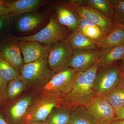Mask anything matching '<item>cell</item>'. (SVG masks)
Instances as JSON below:
<instances>
[{
	"instance_id": "6da1fadb",
	"label": "cell",
	"mask_w": 124,
	"mask_h": 124,
	"mask_svg": "<svg viewBox=\"0 0 124 124\" xmlns=\"http://www.w3.org/2000/svg\"><path fill=\"white\" fill-rule=\"evenodd\" d=\"M99 68L98 61L88 70L79 72L70 91L62 96V104L74 108L85 107L95 96L94 84Z\"/></svg>"
},
{
	"instance_id": "7a4b0ae2",
	"label": "cell",
	"mask_w": 124,
	"mask_h": 124,
	"mask_svg": "<svg viewBox=\"0 0 124 124\" xmlns=\"http://www.w3.org/2000/svg\"><path fill=\"white\" fill-rule=\"evenodd\" d=\"M69 31L59 23L53 14L46 26L38 32L31 35L15 37L18 41H34L51 46L67 39L71 33Z\"/></svg>"
},
{
	"instance_id": "3957f363",
	"label": "cell",
	"mask_w": 124,
	"mask_h": 124,
	"mask_svg": "<svg viewBox=\"0 0 124 124\" xmlns=\"http://www.w3.org/2000/svg\"><path fill=\"white\" fill-rule=\"evenodd\" d=\"M20 73L27 85L32 86H44L55 74L49 68L47 59L24 64Z\"/></svg>"
},
{
	"instance_id": "277c9868",
	"label": "cell",
	"mask_w": 124,
	"mask_h": 124,
	"mask_svg": "<svg viewBox=\"0 0 124 124\" xmlns=\"http://www.w3.org/2000/svg\"><path fill=\"white\" fill-rule=\"evenodd\" d=\"M62 96L46 93L33 103L27 114L26 124L32 122L44 123L54 108L62 103Z\"/></svg>"
},
{
	"instance_id": "5b68a950",
	"label": "cell",
	"mask_w": 124,
	"mask_h": 124,
	"mask_svg": "<svg viewBox=\"0 0 124 124\" xmlns=\"http://www.w3.org/2000/svg\"><path fill=\"white\" fill-rule=\"evenodd\" d=\"M115 63L99 68L94 84L95 96H101L109 92L120 82L121 64Z\"/></svg>"
},
{
	"instance_id": "8992f818",
	"label": "cell",
	"mask_w": 124,
	"mask_h": 124,
	"mask_svg": "<svg viewBox=\"0 0 124 124\" xmlns=\"http://www.w3.org/2000/svg\"><path fill=\"white\" fill-rule=\"evenodd\" d=\"M73 50L67 39L51 46L47 58L50 69L56 73L69 68Z\"/></svg>"
},
{
	"instance_id": "52a82bcc",
	"label": "cell",
	"mask_w": 124,
	"mask_h": 124,
	"mask_svg": "<svg viewBox=\"0 0 124 124\" xmlns=\"http://www.w3.org/2000/svg\"><path fill=\"white\" fill-rule=\"evenodd\" d=\"M79 72L69 68L55 73L43 86V90L46 93L64 96L72 88Z\"/></svg>"
},
{
	"instance_id": "ba28073f",
	"label": "cell",
	"mask_w": 124,
	"mask_h": 124,
	"mask_svg": "<svg viewBox=\"0 0 124 124\" xmlns=\"http://www.w3.org/2000/svg\"><path fill=\"white\" fill-rule=\"evenodd\" d=\"M69 1L80 17L98 26L102 31L103 35L108 32L115 24L112 18L88 6L84 0H70Z\"/></svg>"
},
{
	"instance_id": "9c48e42d",
	"label": "cell",
	"mask_w": 124,
	"mask_h": 124,
	"mask_svg": "<svg viewBox=\"0 0 124 124\" xmlns=\"http://www.w3.org/2000/svg\"><path fill=\"white\" fill-rule=\"evenodd\" d=\"M84 107L97 124H111L115 120V109L102 96H94Z\"/></svg>"
},
{
	"instance_id": "30bf717a",
	"label": "cell",
	"mask_w": 124,
	"mask_h": 124,
	"mask_svg": "<svg viewBox=\"0 0 124 124\" xmlns=\"http://www.w3.org/2000/svg\"><path fill=\"white\" fill-rule=\"evenodd\" d=\"M54 10L58 22L71 33L77 30L81 17L69 1H58L54 4Z\"/></svg>"
},
{
	"instance_id": "8fae6325",
	"label": "cell",
	"mask_w": 124,
	"mask_h": 124,
	"mask_svg": "<svg viewBox=\"0 0 124 124\" xmlns=\"http://www.w3.org/2000/svg\"><path fill=\"white\" fill-rule=\"evenodd\" d=\"M1 57L12 65L19 73L24 63L19 41L15 37L0 40Z\"/></svg>"
},
{
	"instance_id": "7c38bea8",
	"label": "cell",
	"mask_w": 124,
	"mask_h": 124,
	"mask_svg": "<svg viewBox=\"0 0 124 124\" xmlns=\"http://www.w3.org/2000/svg\"><path fill=\"white\" fill-rule=\"evenodd\" d=\"M32 102V97L27 96L13 103L7 105L3 115L8 124H26V117Z\"/></svg>"
},
{
	"instance_id": "4fadbf2b",
	"label": "cell",
	"mask_w": 124,
	"mask_h": 124,
	"mask_svg": "<svg viewBox=\"0 0 124 124\" xmlns=\"http://www.w3.org/2000/svg\"><path fill=\"white\" fill-rule=\"evenodd\" d=\"M101 50H74L69 68L78 72L88 70L97 62Z\"/></svg>"
},
{
	"instance_id": "5bb4252c",
	"label": "cell",
	"mask_w": 124,
	"mask_h": 124,
	"mask_svg": "<svg viewBox=\"0 0 124 124\" xmlns=\"http://www.w3.org/2000/svg\"><path fill=\"white\" fill-rule=\"evenodd\" d=\"M19 41L24 64L48 58L50 46L34 41Z\"/></svg>"
},
{
	"instance_id": "9a60e30c",
	"label": "cell",
	"mask_w": 124,
	"mask_h": 124,
	"mask_svg": "<svg viewBox=\"0 0 124 124\" xmlns=\"http://www.w3.org/2000/svg\"><path fill=\"white\" fill-rule=\"evenodd\" d=\"M46 12H31L19 16L16 27L21 33H30L42 26L47 21Z\"/></svg>"
},
{
	"instance_id": "2e32d148",
	"label": "cell",
	"mask_w": 124,
	"mask_h": 124,
	"mask_svg": "<svg viewBox=\"0 0 124 124\" xmlns=\"http://www.w3.org/2000/svg\"><path fill=\"white\" fill-rule=\"evenodd\" d=\"M48 2L45 0H16L9 2L7 7L14 17L35 12Z\"/></svg>"
},
{
	"instance_id": "e0dca14e",
	"label": "cell",
	"mask_w": 124,
	"mask_h": 124,
	"mask_svg": "<svg viewBox=\"0 0 124 124\" xmlns=\"http://www.w3.org/2000/svg\"><path fill=\"white\" fill-rule=\"evenodd\" d=\"M124 43V26L115 23L112 29L103 35L96 44L99 49L103 50Z\"/></svg>"
},
{
	"instance_id": "ac0fdd59",
	"label": "cell",
	"mask_w": 124,
	"mask_h": 124,
	"mask_svg": "<svg viewBox=\"0 0 124 124\" xmlns=\"http://www.w3.org/2000/svg\"><path fill=\"white\" fill-rule=\"evenodd\" d=\"M101 50V55L98 60L99 68L108 66L119 60L124 59V43Z\"/></svg>"
},
{
	"instance_id": "d6986e66",
	"label": "cell",
	"mask_w": 124,
	"mask_h": 124,
	"mask_svg": "<svg viewBox=\"0 0 124 124\" xmlns=\"http://www.w3.org/2000/svg\"><path fill=\"white\" fill-rule=\"evenodd\" d=\"M67 39L73 50H97L95 42L76 31L71 33Z\"/></svg>"
},
{
	"instance_id": "ffe728a7",
	"label": "cell",
	"mask_w": 124,
	"mask_h": 124,
	"mask_svg": "<svg viewBox=\"0 0 124 124\" xmlns=\"http://www.w3.org/2000/svg\"><path fill=\"white\" fill-rule=\"evenodd\" d=\"M76 31L95 43L98 41L103 35L102 31L98 26L81 17Z\"/></svg>"
},
{
	"instance_id": "44dd1931",
	"label": "cell",
	"mask_w": 124,
	"mask_h": 124,
	"mask_svg": "<svg viewBox=\"0 0 124 124\" xmlns=\"http://www.w3.org/2000/svg\"><path fill=\"white\" fill-rule=\"evenodd\" d=\"M115 109L124 106V85L120 81L111 91L101 95Z\"/></svg>"
},
{
	"instance_id": "7402d4cb",
	"label": "cell",
	"mask_w": 124,
	"mask_h": 124,
	"mask_svg": "<svg viewBox=\"0 0 124 124\" xmlns=\"http://www.w3.org/2000/svg\"><path fill=\"white\" fill-rule=\"evenodd\" d=\"M71 112L69 108H56L49 116L45 124H70Z\"/></svg>"
},
{
	"instance_id": "603a6c76",
	"label": "cell",
	"mask_w": 124,
	"mask_h": 124,
	"mask_svg": "<svg viewBox=\"0 0 124 124\" xmlns=\"http://www.w3.org/2000/svg\"><path fill=\"white\" fill-rule=\"evenodd\" d=\"M27 84L22 78L9 81L6 89V101L13 100L21 93L26 88Z\"/></svg>"
},
{
	"instance_id": "cb8c5ba5",
	"label": "cell",
	"mask_w": 124,
	"mask_h": 124,
	"mask_svg": "<svg viewBox=\"0 0 124 124\" xmlns=\"http://www.w3.org/2000/svg\"><path fill=\"white\" fill-rule=\"evenodd\" d=\"M85 4L113 19L114 11L111 0H84Z\"/></svg>"
},
{
	"instance_id": "d4e9b609",
	"label": "cell",
	"mask_w": 124,
	"mask_h": 124,
	"mask_svg": "<svg viewBox=\"0 0 124 124\" xmlns=\"http://www.w3.org/2000/svg\"><path fill=\"white\" fill-rule=\"evenodd\" d=\"M71 112L70 124H97L84 107L75 108Z\"/></svg>"
},
{
	"instance_id": "484cf974",
	"label": "cell",
	"mask_w": 124,
	"mask_h": 124,
	"mask_svg": "<svg viewBox=\"0 0 124 124\" xmlns=\"http://www.w3.org/2000/svg\"><path fill=\"white\" fill-rule=\"evenodd\" d=\"M0 76L7 83L22 77L17 70L1 57H0Z\"/></svg>"
},
{
	"instance_id": "4316f807",
	"label": "cell",
	"mask_w": 124,
	"mask_h": 124,
	"mask_svg": "<svg viewBox=\"0 0 124 124\" xmlns=\"http://www.w3.org/2000/svg\"><path fill=\"white\" fill-rule=\"evenodd\" d=\"M115 23L124 26V0H112Z\"/></svg>"
},
{
	"instance_id": "83f0119b",
	"label": "cell",
	"mask_w": 124,
	"mask_h": 124,
	"mask_svg": "<svg viewBox=\"0 0 124 124\" xmlns=\"http://www.w3.org/2000/svg\"><path fill=\"white\" fill-rule=\"evenodd\" d=\"M7 83L0 76V99L3 102L6 101L5 93Z\"/></svg>"
},
{
	"instance_id": "f1b7e54d",
	"label": "cell",
	"mask_w": 124,
	"mask_h": 124,
	"mask_svg": "<svg viewBox=\"0 0 124 124\" xmlns=\"http://www.w3.org/2000/svg\"><path fill=\"white\" fill-rule=\"evenodd\" d=\"M11 14L5 15L0 16V29L9 23L11 21V18L13 17Z\"/></svg>"
},
{
	"instance_id": "f546056e",
	"label": "cell",
	"mask_w": 124,
	"mask_h": 124,
	"mask_svg": "<svg viewBox=\"0 0 124 124\" xmlns=\"http://www.w3.org/2000/svg\"><path fill=\"white\" fill-rule=\"evenodd\" d=\"M124 119V106L116 110L115 120Z\"/></svg>"
},
{
	"instance_id": "4dcf8cb0",
	"label": "cell",
	"mask_w": 124,
	"mask_h": 124,
	"mask_svg": "<svg viewBox=\"0 0 124 124\" xmlns=\"http://www.w3.org/2000/svg\"><path fill=\"white\" fill-rule=\"evenodd\" d=\"M9 14V10L6 6H0V16Z\"/></svg>"
},
{
	"instance_id": "1f68e13d",
	"label": "cell",
	"mask_w": 124,
	"mask_h": 124,
	"mask_svg": "<svg viewBox=\"0 0 124 124\" xmlns=\"http://www.w3.org/2000/svg\"><path fill=\"white\" fill-rule=\"evenodd\" d=\"M0 124H9L3 113L0 112Z\"/></svg>"
},
{
	"instance_id": "d6a6232c",
	"label": "cell",
	"mask_w": 124,
	"mask_h": 124,
	"mask_svg": "<svg viewBox=\"0 0 124 124\" xmlns=\"http://www.w3.org/2000/svg\"><path fill=\"white\" fill-rule=\"evenodd\" d=\"M111 124H124V119L115 120Z\"/></svg>"
},
{
	"instance_id": "836d02e7",
	"label": "cell",
	"mask_w": 124,
	"mask_h": 124,
	"mask_svg": "<svg viewBox=\"0 0 124 124\" xmlns=\"http://www.w3.org/2000/svg\"><path fill=\"white\" fill-rule=\"evenodd\" d=\"M121 81L124 85V70L121 68Z\"/></svg>"
},
{
	"instance_id": "e575fe53",
	"label": "cell",
	"mask_w": 124,
	"mask_h": 124,
	"mask_svg": "<svg viewBox=\"0 0 124 124\" xmlns=\"http://www.w3.org/2000/svg\"><path fill=\"white\" fill-rule=\"evenodd\" d=\"M9 2L6 1L0 0V6H7Z\"/></svg>"
},
{
	"instance_id": "d590c367",
	"label": "cell",
	"mask_w": 124,
	"mask_h": 124,
	"mask_svg": "<svg viewBox=\"0 0 124 124\" xmlns=\"http://www.w3.org/2000/svg\"><path fill=\"white\" fill-rule=\"evenodd\" d=\"M27 124H45L44 122H30Z\"/></svg>"
},
{
	"instance_id": "8d00e7d4",
	"label": "cell",
	"mask_w": 124,
	"mask_h": 124,
	"mask_svg": "<svg viewBox=\"0 0 124 124\" xmlns=\"http://www.w3.org/2000/svg\"><path fill=\"white\" fill-rule=\"evenodd\" d=\"M122 63H121V68L124 70V59L122 60Z\"/></svg>"
},
{
	"instance_id": "74e56055",
	"label": "cell",
	"mask_w": 124,
	"mask_h": 124,
	"mask_svg": "<svg viewBox=\"0 0 124 124\" xmlns=\"http://www.w3.org/2000/svg\"><path fill=\"white\" fill-rule=\"evenodd\" d=\"M2 103H3V102L0 99V105L1 104H2Z\"/></svg>"
},
{
	"instance_id": "f35d334b",
	"label": "cell",
	"mask_w": 124,
	"mask_h": 124,
	"mask_svg": "<svg viewBox=\"0 0 124 124\" xmlns=\"http://www.w3.org/2000/svg\"><path fill=\"white\" fill-rule=\"evenodd\" d=\"M1 57V55L0 52V57Z\"/></svg>"
}]
</instances>
